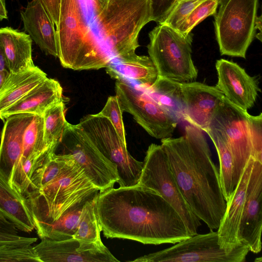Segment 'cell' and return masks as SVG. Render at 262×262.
Returning <instances> with one entry per match:
<instances>
[{"label": "cell", "mask_w": 262, "mask_h": 262, "mask_svg": "<svg viewBox=\"0 0 262 262\" xmlns=\"http://www.w3.org/2000/svg\"><path fill=\"white\" fill-rule=\"evenodd\" d=\"M96 207L106 238L157 245L174 244L191 236L170 204L156 191L138 184L99 192Z\"/></svg>", "instance_id": "cell-1"}, {"label": "cell", "mask_w": 262, "mask_h": 262, "mask_svg": "<svg viewBox=\"0 0 262 262\" xmlns=\"http://www.w3.org/2000/svg\"><path fill=\"white\" fill-rule=\"evenodd\" d=\"M187 204L210 230L219 228L227 202L221 187L219 170L203 131L191 125L178 138L161 139V144Z\"/></svg>", "instance_id": "cell-2"}, {"label": "cell", "mask_w": 262, "mask_h": 262, "mask_svg": "<svg viewBox=\"0 0 262 262\" xmlns=\"http://www.w3.org/2000/svg\"><path fill=\"white\" fill-rule=\"evenodd\" d=\"M81 0H60L56 29L61 66L76 71L106 68L112 58L91 28Z\"/></svg>", "instance_id": "cell-3"}, {"label": "cell", "mask_w": 262, "mask_h": 262, "mask_svg": "<svg viewBox=\"0 0 262 262\" xmlns=\"http://www.w3.org/2000/svg\"><path fill=\"white\" fill-rule=\"evenodd\" d=\"M150 21V0H109L89 23L113 59L136 54L140 32Z\"/></svg>", "instance_id": "cell-4"}, {"label": "cell", "mask_w": 262, "mask_h": 262, "mask_svg": "<svg viewBox=\"0 0 262 262\" xmlns=\"http://www.w3.org/2000/svg\"><path fill=\"white\" fill-rule=\"evenodd\" d=\"M97 189L73 157L62 171L26 198L35 228L54 223L76 202Z\"/></svg>", "instance_id": "cell-5"}, {"label": "cell", "mask_w": 262, "mask_h": 262, "mask_svg": "<svg viewBox=\"0 0 262 262\" xmlns=\"http://www.w3.org/2000/svg\"><path fill=\"white\" fill-rule=\"evenodd\" d=\"M149 56L158 77L179 82L195 79L198 70L191 56L192 34H183L167 25L160 24L148 34Z\"/></svg>", "instance_id": "cell-6"}, {"label": "cell", "mask_w": 262, "mask_h": 262, "mask_svg": "<svg viewBox=\"0 0 262 262\" xmlns=\"http://www.w3.org/2000/svg\"><path fill=\"white\" fill-rule=\"evenodd\" d=\"M219 4L214 25L220 53L246 58L256 35L259 0H220Z\"/></svg>", "instance_id": "cell-7"}, {"label": "cell", "mask_w": 262, "mask_h": 262, "mask_svg": "<svg viewBox=\"0 0 262 262\" xmlns=\"http://www.w3.org/2000/svg\"><path fill=\"white\" fill-rule=\"evenodd\" d=\"M91 142L108 160L117 166V183L121 187L139 183L143 162L134 158L115 127L106 117L98 114L86 115L78 124Z\"/></svg>", "instance_id": "cell-8"}, {"label": "cell", "mask_w": 262, "mask_h": 262, "mask_svg": "<svg viewBox=\"0 0 262 262\" xmlns=\"http://www.w3.org/2000/svg\"><path fill=\"white\" fill-rule=\"evenodd\" d=\"M249 249L242 243L230 251L221 247L217 231L196 234L169 248L138 257L134 262H244Z\"/></svg>", "instance_id": "cell-9"}, {"label": "cell", "mask_w": 262, "mask_h": 262, "mask_svg": "<svg viewBox=\"0 0 262 262\" xmlns=\"http://www.w3.org/2000/svg\"><path fill=\"white\" fill-rule=\"evenodd\" d=\"M138 184L159 193L180 214L189 234L198 233L200 220L181 194L161 145L148 146Z\"/></svg>", "instance_id": "cell-10"}, {"label": "cell", "mask_w": 262, "mask_h": 262, "mask_svg": "<svg viewBox=\"0 0 262 262\" xmlns=\"http://www.w3.org/2000/svg\"><path fill=\"white\" fill-rule=\"evenodd\" d=\"M58 146L61 149L59 154L71 155L100 192L117 183L116 165L100 152L78 124L67 122Z\"/></svg>", "instance_id": "cell-11"}, {"label": "cell", "mask_w": 262, "mask_h": 262, "mask_svg": "<svg viewBox=\"0 0 262 262\" xmlns=\"http://www.w3.org/2000/svg\"><path fill=\"white\" fill-rule=\"evenodd\" d=\"M115 90L122 112L131 114L149 135L158 139L172 136L179 122L144 91L123 79L116 80Z\"/></svg>", "instance_id": "cell-12"}, {"label": "cell", "mask_w": 262, "mask_h": 262, "mask_svg": "<svg viewBox=\"0 0 262 262\" xmlns=\"http://www.w3.org/2000/svg\"><path fill=\"white\" fill-rule=\"evenodd\" d=\"M249 115L247 111L239 108L224 97L210 122L222 132L229 145L233 160L235 188L252 157L248 125Z\"/></svg>", "instance_id": "cell-13"}, {"label": "cell", "mask_w": 262, "mask_h": 262, "mask_svg": "<svg viewBox=\"0 0 262 262\" xmlns=\"http://www.w3.org/2000/svg\"><path fill=\"white\" fill-rule=\"evenodd\" d=\"M34 246L40 262H119L102 242L89 243L74 237L62 241L43 237Z\"/></svg>", "instance_id": "cell-14"}, {"label": "cell", "mask_w": 262, "mask_h": 262, "mask_svg": "<svg viewBox=\"0 0 262 262\" xmlns=\"http://www.w3.org/2000/svg\"><path fill=\"white\" fill-rule=\"evenodd\" d=\"M218 81L215 85L231 103L247 111L254 105L258 92V80L251 76L237 63L225 59L216 61Z\"/></svg>", "instance_id": "cell-15"}, {"label": "cell", "mask_w": 262, "mask_h": 262, "mask_svg": "<svg viewBox=\"0 0 262 262\" xmlns=\"http://www.w3.org/2000/svg\"><path fill=\"white\" fill-rule=\"evenodd\" d=\"M261 201L262 162L254 159L239 224V237L241 242L254 253L261 249Z\"/></svg>", "instance_id": "cell-16"}, {"label": "cell", "mask_w": 262, "mask_h": 262, "mask_svg": "<svg viewBox=\"0 0 262 262\" xmlns=\"http://www.w3.org/2000/svg\"><path fill=\"white\" fill-rule=\"evenodd\" d=\"M183 120L206 132L224 96L215 86L196 81L181 82Z\"/></svg>", "instance_id": "cell-17"}, {"label": "cell", "mask_w": 262, "mask_h": 262, "mask_svg": "<svg viewBox=\"0 0 262 262\" xmlns=\"http://www.w3.org/2000/svg\"><path fill=\"white\" fill-rule=\"evenodd\" d=\"M254 158L251 157L230 199L217 229L219 244L230 251L242 243L239 237L240 222L244 210L249 177Z\"/></svg>", "instance_id": "cell-18"}, {"label": "cell", "mask_w": 262, "mask_h": 262, "mask_svg": "<svg viewBox=\"0 0 262 262\" xmlns=\"http://www.w3.org/2000/svg\"><path fill=\"white\" fill-rule=\"evenodd\" d=\"M34 115L18 114L4 121L0 143V172L8 183L22 155L24 132Z\"/></svg>", "instance_id": "cell-19"}, {"label": "cell", "mask_w": 262, "mask_h": 262, "mask_svg": "<svg viewBox=\"0 0 262 262\" xmlns=\"http://www.w3.org/2000/svg\"><path fill=\"white\" fill-rule=\"evenodd\" d=\"M26 32L47 55L58 57L54 24L38 0H32L20 11Z\"/></svg>", "instance_id": "cell-20"}, {"label": "cell", "mask_w": 262, "mask_h": 262, "mask_svg": "<svg viewBox=\"0 0 262 262\" xmlns=\"http://www.w3.org/2000/svg\"><path fill=\"white\" fill-rule=\"evenodd\" d=\"M62 92L57 80L47 77L3 111L0 119L4 121L10 116L21 113L42 116L48 108L63 100Z\"/></svg>", "instance_id": "cell-21"}, {"label": "cell", "mask_w": 262, "mask_h": 262, "mask_svg": "<svg viewBox=\"0 0 262 262\" xmlns=\"http://www.w3.org/2000/svg\"><path fill=\"white\" fill-rule=\"evenodd\" d=\"M105 70L116 80L129 79L147 86L151 85L158 77L157 68L149 56L136 54L112 59Z\"/></svg>", "instance_id": "cell-22"}, {"label": "cell", "mask_w": 262, "mask_h": 262, "mask_svg": "<svg viewBox=\"0 0 262 262\" xmlns=\"http://www.w3.org/2000/svg\"><path fill=\"white\" fill-rule=\"evenodd\" d=\"M0 42L11 73H16L35 66L32 56V40L26 33L10 27L1 28Z\"/></svg>", "instance_id": "cell-23"}, {"label": "cell", "mask_w": 262, "mask_h": 262, "mask_svg": "<svg viewBox=\"0 0 262 262\" xmlns=\"http://www.w3.org/2000/svg\"><path fill=\"white\" fill-rule=\"evenodd\" d=\"M0 213L20 231L29 233L35 229L34 220L26 198L12 188L1 172Z\"/></svg>", "instance_id": "cell-24"}, {"label": "cell", "mask_w": 262, "mask_h": 262, "mask_svg": "<svg viewBox=\"0 0 262 262\" xmlns=\"http://www.w3.org/2000/svg\"><path fill=\"white\" fill-rule=\"evenodd\" d=\"M47 78L36 66L11 73L0 90V114Z\"/></svg>", "instance_id": "cell-25"}, {"label": "cell", "mask_w": 262, "mask_h": 262, "mask_svg": "<svg viewBox=\"0 0 262 262\" xmlns=\"http://www.w3.org/2000/svg\"><path fill=\"white\" fill-rule=\"evenodd\" d=\"M96 189L74 203L57 220L35 228L39 237L62 241L71 238L75 233L82 209L88 200L99 193Z\"/></svg>", "instance_id": "cell-26"}, {"label": "cell", "mask_w": 262, "mask_h": 262, "mask_svg": "<svg viewBox=\"0 0 262 262\" xmlns=\"http://www.w3.org/2000/svg\"><path fill=\"white\" fill-rule=\"evenodd\" d=\"M144 91L177 121L183 120L184 105L181 82L158 77Z\"/></svg>", "instance_id": "cell-27"}, {"label": "cell", "mask_w": 262, "mask_h": 262, "mask_svg": "<svg viewBox=\"0 0 262 262\" xmlns=\"http://www.w3.org/2000/svg\"><path fill=\"white\" fill-rule=\"evenodd\" d=\"M206 133L213 143L218 155L220 182L227 202L235 188L233 181V160L229 145L222 132L212 123Z\"/></svg>", "instance_id": "cell-28"}, {"label": "cell", "mask_w": 262, "mask_h": 262, "mask_svg": "<svg viewBox=\"0 0 262 262\" xmlns=\"http://www.w3.org/2000/svg\"><path fill=\"white\" fill-rule=\"evenodd\" d=\"M99 193L88 200L82 209L77 229L73 236L81 242L89 243L102 242L100 237L101 230L96 207Z\"/></svg>", "instance_id": "cell-29"}, {"label": "cell", "mask_w": 262, "mask_h": 262, "mask_svg": "<svg viewBox=\"0 0 262 262\" xmlns=\"http://www.w3.org/2000/svg\"><path fill=\"white\" fill-rule=\"evenodd\" d=\"M44 139L47 146H58L68 122L64 100L54 104L43 114Z\"/></svg>", "instance_id": "cell-30"}, {"label": "cell", "mask_w": 262, "mask_h": 262, "mask_svg": "<svg viewBox=\"0 0 262 262\" xmlns=\"http://www.w3.org/2000/svg\"><path fill=\"white\" fill-rule=\"evenodd\" d=\"M40 262L32 245L0 244V262Z\"/></svg>", "instance_id": "cell-31"}, {"label": "cell", "mask_w": 262, "mask_h": 262, "mask_svg": "<svg viewBox=\"0 0 262 262\" xmlns=\"http://www.w3.org/2000/svg\"><path fill=\"white\" fill-rule=\"evenodd\" d=\"M220 0H206L195 7L186 17L177 30L183 34L191 32L193 28L207 17L216 12Z\"/></svg>", "instance_id": "cell-32"}, {"label": "cell", "mask_w": 262, "mask_h": 262, "mask_svg": "<svg viewBox=\"0 0 262 262\" xmlns=\"http://www.w3.org/2000/svg\"><path fill=\"white\" fill-rule=\"evenodd\" d=\"M122 113L119 100L116 95L108 97L104 106L98 113L110 121L122 140L126 143Z\"/></svg>", "instance_id": "cell-33"}, {"label": "cell", "mask_w": 262, "mask_h": 262, "mask_svg": "<svg viewBox=\"0 0 262 262\" xmlns=\"http://www.w3.org/2000/svg\"><path fill=\"white\" fill-rule=\"evenodd\" d=\"M206 0H181L178 1L162 23L178 30L188 14Z\"/></svg>", "instance_id": "cell-34"}, {"label": "cell", "mask_w": 262, "mask_h": 262, "mask_svg": "<svg viewBox=\"0 0 262 262\" xmlns=\"http://www.w3.org/2000/svg\"><path fill=\"white\" fill-rule=\"evenodd\" d=\"M17 230L11 222L0 213V244L32 245L37 241L36 237L20 236Z\"/></svg>", "instance_id": "cell-35"}, {"label": "cell", "mask_w": 262, "mask_h": 262, "mask_svg": "<svg viewBox=\"0 0 262 262\" xmlns=\"http://www.w3.org/2000/svg\"><path fill=\"white\" fill-rule=\"evenodd\" d=\"M248 125L252 146V157L262 162V114L249 115Z\"/></svg>", "instance_id": "cell-36"}, {"label": "cell", "mask_w": 262, "mask_h": 262, "mask_svg": "<svg viewBox=\"0 0 262 262\" xmlns=\"http://www.w3.org/2000/svg\"><path fill=\"white\" fill-rule=\"evenodd\" d=\"M178 0H150L151 20L162 24Z\"/></svg>", "instance_id": "cell-37"}, {"label": "cell", "mask_w": 262, "mask_h": 262, "mask_svg": "<svg viewBox=\"0 0 262 262\" xmlns=\"http://www.w3.org/2000/svg\"><path fill=\"white\" fill-rule=\"evenodd\" d=\"M56 26L58 23L60 0H38Z\"/></svg>", "instance_id": "cell-38"}, {"label": "cell", "mask_w": 262, "mask_h": 262, "mask_svg": "<svg viewBox=\"0 0 262 262\" xmlns=\"http://www.w3.org/2000/svg\"><path fill=\"white\" fill-rule=\"evenodd\" d=\"M109 0H85L84 11L89 20L96 15L106 5Z\"/></svg>", "instance_id": "cell-39"}, {"label": "cell", "mask_w": 262, "mask_h": 262, "mask_svg": "<svg viewBox=\"0 0 262 262\" xmlns=\"http://www.w3.org/2000/svg\"><path fill=\"white\" fill-rule=\"evenodd\" d=\"M9 70L5 52L0 42V70Z\"/></svg>", "instance_id": "cell-40"}, {"label": "cell", "mask_w": 262, "mask_h": 262, "mask_svg": "<svg viewBox=\"0 0 262 262\" xmlns=\"http://www.w3.org/2000/svg\"><path fill=\"white\" fill-rule=\"evenodd\" d=\"M5 19H8L5 1L0 0V20H2Z\"/></svg>", "instance_id": "cell-41"}, {"label": "cell", "mask_w": 262, "mask_h": 262, "mask_svg": "<svg viewBox=\"0 0 262 262\" xmlns=\"http://www.w3.org/2000/svg\"><path fill=\"white\" fill-rule=\"evenodd\" d=\"M10 74V72L8 70H0V90L3 87Z\"/></svg>", "instance_id": "cell-42"}, {"label": "cell", "mask_w": 262, "mask_h": 262, "mask_svg": "<svg viewBox=\"0 0 262 262\" xmlns=\"http://www.w3.org/2000/svg\"><path fill=\"white\" fill-rule=\"evenodd\" d=\"M181 1V0H178L177 2H178V1Z\"/></svg>", "instance_id": "cell-43"}]
</instances>
